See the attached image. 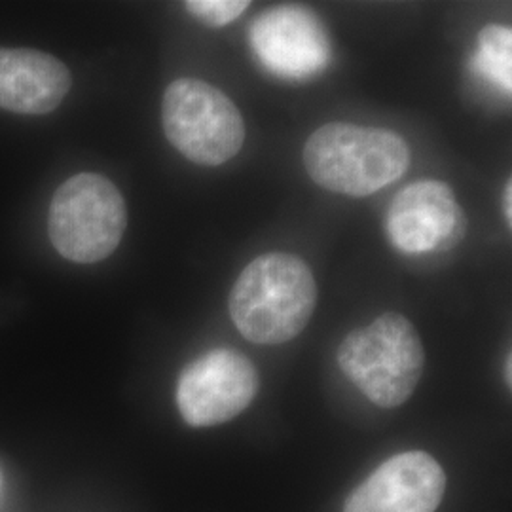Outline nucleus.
<instances>
[{
    "label": "nucleus",
    "mask_w": 512,
    "mask_h": 512,
    "mask_svg": "<svg viewBox=\"0 0 512 512\" xmlns=\"http://www.w3.org/2000/svg\"><path fill=\"white\" fill-rule=\"evenodd\" d=\"M317 283L300 256L266 253L239 274L230 293V317L253 344L277 346L308 327Z\"/></svg>",
    "instance_id": "1"
},
{
    "label": "nucleus",
    "mask_w": 512,
    "mask_h": 512,
    "mask_svg": "<svg viewBox=\"0 0 512 512\" xmlns=\"http://www.w3.org/2000/svg\"><path fill=\"white\" fill-rule=\"evenodd\" d=\"M162 124L169 143L194 164H226L245 143V122L234 101L196 78L167 86Z\"/></svg>",
    "instance_id": "5"
},
{
    "label": "nucleus",
    "mask_w": 512,
    "mask_h": 512,
    "mask_svg": "<svg viewBox=\"0 0 512 512\" xmlns=\"http://www.w3.org/2000/svg\"><path fill=\"white\" fill-rule=\"evenodd\" d=\"M186 10L211 27H224L238 19L247 8L245 0H188Z\"/></svg>",
    "instance_id": "12"
},
{
    "label": "nucleus",
    "mask_w": 512,
    "mask_h": 512,
    "mask_svg": "<svg viewBox=\"0 0 512 512\" xmlns=\"http://www.w3.org/2000/svg\"><path fill=\"white\" fill-rule=\"evenodd\" d=\"M251 46L272 73L287 78H306L329 61L327 35L304 8L283 6L260 16L251 27Z\"/></svg>",
    "instance_id": "9"
},
{
    "label": "nucleus",
    "mask_w": 512,
    "mask_h": 512,
    "mask_svg": "<svg viewBox=\"0 0 512 512\" xmlns=\"http://www.w3.org/2000/svg\"><path fill=\"white\" fill-rule=\"evenodd\" d=\"M258 387L251 359L236 349H213L184 368L177 385V406L188 425L213 427L247 410Z\"/></svg>",
    "instance_id": "6"
},
{
    "label": "nucleus",
    "mask_w": 512,
    "mask_h": 512,
    "mask_svg": "<svg viewBox=\"0 0 512 512\" xmlns=\"http://www.w3.org/2000/svg\"><path fill=\"white\" fill-rule=\"evenodd\" d=\"M511 365H512V359H511V355H509V357H507V384H509V385H511V382H512Z\"/></svg>",
    "instance_id": "14"
},
{
    "label": "nucleus",
    "mask_w": 512,
    "mask_h": 512,
    "mask_svg": "<svg viewBox=\"0 0 512 512\" xmlns=\"http://www.w3.org/2000/svg\"><path fill=\"white\" fill-rule=\"evenodd\" d=\"M340 370L370 403L397 408L420 384L425 349L414 325L399 313H384L353 330L336 353Z\"/></svg>",
    "instance_id": "3"
},
{
    "label": "nucleus",
    "mask_w": 512,
    "mask_h": 512,
    "mask_svg": "<svg viewBox=\"0 0 512 512\" xmlns=\"http://www.w3.org/2000/svg\"><path fill=\"white\" fill-rule=\"evenodd\" d=\"M465 215L452 188L440 181H418L395 196L387 211V236L406 255L437 253L454 245Z\"/></svg>",
    "instance_id": "7"
},
{
    "label": "nucleus",
    "mask_w": 512,
    "mask_h": 512,
    "mask_svg": "<svg viewBox=\"0 0 512 512\" xmlns=\"http://www.w3.org/2000/svg\"><path fill=\"white\" fill-rule=\"evenodd\" d=\"M473 71L501 92L512 90V31L505 25H486L478 35Z\"/></svg>",
    "instance_id": "11"
},
{
    "label": "nucleus",
    "mask_w": 512,
    "mask_h": 512,
    "mask_svg": "<svg viewBox=\"0 0 512 512\" xmlns=\"http://www.w3.org/2000/svg\"><path fill=\"white\" fill-rule=\"evenodd\" d=\"M512 184L511 179L507 181V186H505V192H503V213H505V219H507V224L511 226L512 224Z\"/></svg>",
    "instance_id": "13"
},
{
    "label": "nucleus",
    "mask_w": 512,
    "mask_h": 512,
    "mask_svg": "<svg viewBox=\"0 0 512 512\" xmlns=\"http://www.w3.org/2000/svg\"><path fill=\"white\" fill-rule=\"evenodd\" d=\"M304 165L311 181L325 190L365 198L403 177L410 148L389 129L334 122L311 133Z\"/></svg>",
    "instance_id": "2"
},
{
    "label": "nucleus",
    "mask_w": 512,
    "mask_h": 512,
    "mask_svg": "<svg viewBox=\"0 0 512 512\" xmlns=\"http://www.w3.org/2000/svg\"><path fill=\"white\" fill-rule=\"evenodd\" d=\"M69 69L37 50H0V109L48 114L71 90Z\"/></svg>",
    "instance_id": "10"
},
{
    "label": "nucleus",
    "mask_w": 512,
    "mask_h": 512,
    "mask_svg": "<svg viewBox=\"0 0 512 512\" xmlns=\"http://www.w3.org/2000/svg\"><path fill=\"white\" fill-rule=\"evenodd\" d=\"M128 226L126 202L99 173H78L61 184L48 215L55 251L78 264H95L116 251Z\"/></svg>",
    "instance_id": "4"
},
{
    "label": "nucleus",
    "mask_w": 512,
    "mask_h": 512,
    "mask_svg": "<svg viewBox=\"0 0 512 512\" xmlns=\"http://www.w3.org/2000/svg\"><path fill=\"white\" fill-rule=\"evenodd\" d=\"M446 492V473L427 452L412 450L384 461L359 484L344 512H435Z\"/></svg>",
    "instance_id": "8"
}]
</instances>
